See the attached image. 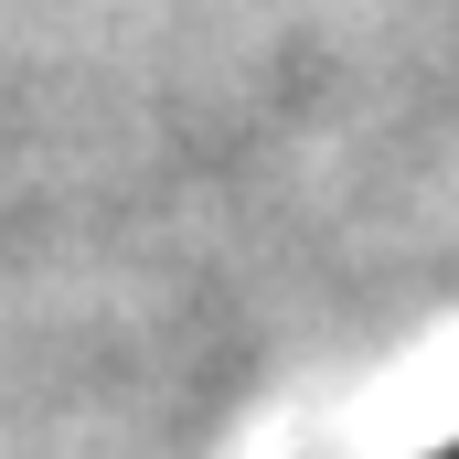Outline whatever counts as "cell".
<instances>
[{
	"instance_id": "1",
	"label": "cell",
	"mask_w": 459,
	"mask_h": 459,
	"mask_svg": "<svg viewBox=\"0 0 459 459\" xmlns=\"http://www.w3.org/2000/svg\"><path fill=\"white\" fill-rule=\"evenodd\" d=\"M449 459H459V449H449Z\"/></svg>"
}]
</instances>
